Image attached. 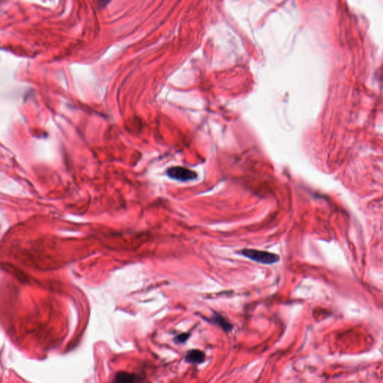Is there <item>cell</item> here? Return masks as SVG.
Segmentation results:
<instances>
[{"instance_id": "6da1fadb", "label": "cell", "mask_w": 383, "mask_h": 383, "mask_svg": "<svg viewBox=\"0 0 383 383\" xmlns=\"http://www.w3.org/2000/svg\"><path fill=\"white\" fill-rule=\"evenodd\" d=\"M238 253L243 255L245 258H249L252 262L262 264H274L280 261L279 255L272 252L258 250V249H244L239 251Z\"/></svg>"}, {"instance_id": "7a4b0ae2", "label": "cell", "mask_w": 383, "mask_h": 383, "mask_svg": "<svg viewBox=\"0 0 383 383\" xmlns=\"http://www.w3.org/2000/svg\"><path fill=\"white\" fill-rule=\"evenodd\" d=\"M167 175L171 179L183 182L192 181L197 177L196 172L181 167H174L168 168L167 170Z\"/></svg>"}, {"instance_id": "3957f363", "label": "cell", "mask_w": 383, "mask_h": 383, "mask_svg": "<svg viewBox=\"0 0 383 383\" xmlns=\"http://www.w3.org/2000/svg\"><path fill=\"white\" fill-rule=\"evenodd\" d=\"M184 359H185L184 360L186 362L190 363V364H202L205 361L206 355L201 350L193 349V350H190L187 352Z\"/></svg>"}, {"instance_id": "277c9868", "label": "cell", "mask_w": 383, "mask_h": 383, "mask_svg": "<svg viewBox=\"0 0 383 383\" xmlns=\"http://www.w3.org/2000/svg\"><path fill=\"white\" fill-rule=\"evenodd\" d=\"M209 321L219 326L225 333L231 332L233 330V325L231 324L225 317L221 315L220 313H216V312H214V315L211 317V320Z\"/></svg>"}, {"instance_id": "5b68a950", "label": "cell", "mask_w": 383, "mask_h": 383, "mask_svg": "<svg viewBox=\"0 0 383 383\" xmlns=\"http://www.w3.org/2000/svg\"><path fill=\"white\" fill-rule=\"evenodd\" d=\"M138 380L139 377L137 378V377L134 374L119 372V374H116L115 381L119 382V383H133V382L138 381Z\"/></svg>"}, {"instance_id": "8992f818", "label": "cell", "mask_w": 383, "mask_h": 383, "mask_svg": "<svg viewBox=\"0 0 383 383\" xmlns=\"http://www.w3.org/2000/svg\"><path fill=\"white\" fill-rule=\"evenodd\" d=\"M190 337V333H182V334L175 336V337L174 338V341L175 342L176 344H184L188 340Z\"/></svg>"}, {"instance_id": "52a82bcc", "label": "cell", "mask_w": 383, "mask_h": 383, "mask_svg": "<svg viewBox=\"0 0 383 383\" xmlns=\"http://www.w3.org/2000/svg\"><path fill=\"white\" fill-rule=\"evenodd\" d=\"M109 1H110V0H98V2L101 6L103 7L106 6V5L109 3Z\"/></svg>"}]
</instances>
